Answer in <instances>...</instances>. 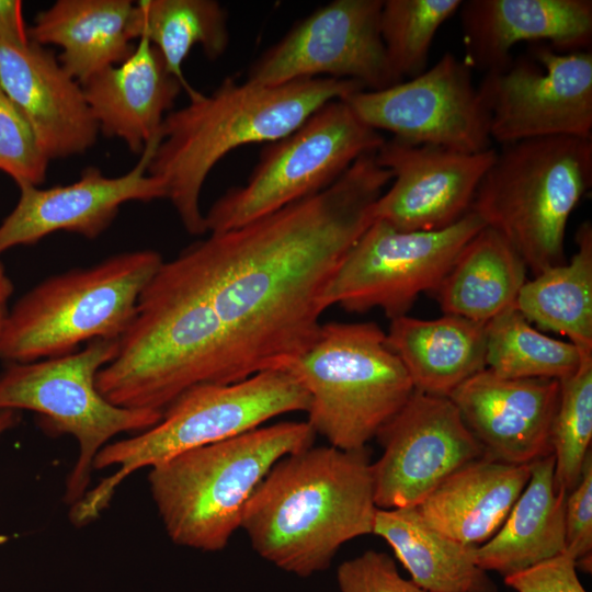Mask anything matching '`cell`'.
Listing matches in <instances>:
<instances>
[{
    "mask_svg": "<svg viewBox=\"0 0 592 592\" xmlns=\"http://www.w3.org/2000/svg\"><path fill=\"white\" fill-rule=\"evenodd\" d=\"M308 407L307 391L292 375L278 369L238 383L193 387L164 410L156 425L109 443L98 453L93 469H116L71 505L69 519L76 526L95 520L124 479L141 468L249 432L275 417L307 412Z\"/></svg>",
    "mask_w": 592,
    "mask_h": 592,
    "instance_id": "5",
    "label": "cell"
},
{
    "mask_svg": "<svg viewBox=\"0 0 592 592\" xmlns=\"http://www.w3.org/2000/svg\"><path fill=\"white\" fill-rule=\"evenodd\" d=\"M278 371L307 391L306 421L329 445L360 451L414 391L410 377L375 322H328Z\"/></svg>",
    "mask_w": 592,
    "mask_h": 592,
    "instance_id": "7",
    "label": "cell"
},
{
    "mask_svg": "<svg viewBox=\"0 0 592 592\" xmlns=\"http://www.w3.org/2000/svg\"><path fill=\"white\" fill-rule=\"evenodd\" d=\"M0 86L32 127L50 160L82 155L96 141L98 124L82 86L54 50L32 41L0 42Z\"/></svg>",
    "mask_w": 592,
    "mask_h": 592,
    "instance_id": "19",
    "label": "cell"
},
{
    "mask_svg": "<svg viewBox=\"0 0 592 592\" xmlns=\"http://www.w3.org/2000/svg\"><path fill=\"white\" fill-rule=\"evenodd\" d=\"M342 100L367 126L405 143L466 153L491 148L490 116L471 66L452 53L414 78Z\"/></svg>",
    "mask_w": 592,
    "mask_h": 592,
    "instance_id": "13",
    "label": "cell"
},
{
    "mask_svg": "<svg viewBox=\"0 0 592 592\" xmlns=\"http://www.w3.org/2000/svg\"><path fill=\"white\" fill-rule=\"evenodd\" d=\"M458 11L466 60L485 72L506 66L521 42L561 53L591 48V0H466Z\"/></svg>",
    "mask_w": 592,
    "mask_h": 592,
    "instance_id": "20",
    "label": "cell"
},
{
    "mask_svg": "<svg viewBox=\"0 0 592 592\" xmlns=\"http://www.w3.org/2000/svg\"><path fill=\"white\" fill-rule=\"evenodd\" d=\"M372 463L378 509L417 506L445 478L485 451L449 397L414 390L376 436Z\"/></svg>",
    "mask_w": 592,
    "mask_h": 592,
    "instance_id": "15",
    "label": "cell"
},
{
    "mask_svg": "<svg viewBox=\"0 0 592 592\" xmlns=\"http://www.w3.org/2000/svg\"><path fill=\"white\" fill-rule=\"evenodd\" d=\"M497 150L466 153L441 146L385 139L375 152L391 174V186L378 197L373 220L402 231L447 228L467 213Z\"/></svg>",
    "mask_w": 592,
    "mask_h": 592,
    "instance_id": "16",
    "label": "cell"
},
{
    "mask_svg": "<svg viewBox=\"0 0 592 592\" xmlns=\"http://www.w3.org/2000/svg\"><path fill=\"white\" fill-rule=\"evenodd\" d=\"M135 9L130 0H57L36 14L29 37L59 47L60 65L82 86L133 54Z\"/></svg>",
    "mask_w": 592,
    "mask_h": 592,
    "instance_id": "23",
    "label": "cell"
},
{
    "mask_svg": "<svg viewBox=\"0 0 592 592\" xmlns=\"http://www.w3.org/2000/svg\"><path fill=\"white\" fill-rule=\"evenodd\" d=\"M160 138L147 144L137 163L119 177H106L99 168L88 167L67 185L19 187L15 207L0 224V254L57 231L95 239L111 226L123 204L166 198L163 183L148 173Z\"/></svg>",
    "mask_w": 592,
    "mask_h": 592,
    "instance_id": "17",
    "label": "cell"
},
{
    "mask_svg": "<svg viewBox=\"0 0 592 592\" xmlns=\"http://www.w3.org/2000/svg\"><path fill=\"white\" fill-rule=\"evenodd\" d=\"M13 283L8 275L3 264L0 262V337L2 334L9 315V301L13 294Z\"/></svg>",
    "mask_w": 592,
    "mask_h": 592,
    "instance_id": "38",
    "label": "cell"
},
{
    "mask_svg": "<svg viewBox=\"0 0 592 592\" xmlns=\"http://www.w3.org/2000/svg\"><path fill=\"white\" fill-rule=\"evenodd\" d=\"M592 440V355L579 369L560 380V394L551 430L555 486L568 493L579 481Z\"/></svg>",
    "mask_w": 592,
    "mask_h": 592,
    "instance_id": "32",
    "label": "cell"
},
{
    "mask_svg": "<svg viewBox=\"0 0 592 592\" xmlns=\"http://www.w3.org/2000/svg\"><path fill=\"white\" fill-rule=\"evenodd\" d=\"M566 551L577 568L591 570L592 554V453L584 460L577 485L567 493L565 504Z\"/></svg>",
    "mask_w": 592,
    "mask_h": 592,
    "instance_id": "35",
    "label": "cell"
},
{
    "mask_svg": "<svg viewBox=\"0 0 592 592\" xmlns=\"http://www.w3.org/2000/svg\"><path fill=\"white\" fill-rule=\"evenodd\" d=\"M460 4L462 0H383L380 35L397 82L426 69L436 32Z\"/></svg>",
    "mask_w": 592,
    "mask_h": 592,
    "instance_id": "31",
    "label": "cell"
},
{
    "mask_svg": "<svg viewBox=\"0 0 592 592\" xmlns=\"http://www.w3.org/2000/svg\"><path fill=\"white\" fill-rule=\"evenodd\" d=\"M117 346L118 339H98L66 355L11 363L0 373V409L34 411L48 434L77 440L79 455L64 496L70 505L88 491L94 459L112 437L143 432L162 418L158 411L115 406L96 389V374Z\"/></svg>",
    "mask_w": 592,
    "mask_h": 592,
    "instance_id": "9",
    "label": "cell"
},
{
    "mask_svg": "<svg viewBox=\"0 0 592 592\" xmlns=\"http://www.w3.org/2000/svg\"><path fill=\"white\" fill-rule=\"evenodd\" d=\"M337 582L340 592H430L405 579L389 555L372 549L343 561Z\"/></svg>",
    "mask_w": 592,
    "mask_h": 592,
    "instance_id": "34",
    "label": "cell"
},
{
    "mask_svg": "<svg viewBox=\"0 0 592 592\" xmlns=\"http://www.w3.org/2000/svg\"><path fill=\"white\" fill-rule=\"evenodd\" d=\"M82 88L99 133L121 139L140 155L160 137L183 86L169 72L159 50L140 37L127 59L96 72Z\"/></svg>",
    "mask_w": 592,
    "mask_h": 592,
    "instance_id": "21",
    "label": "cell"
},
{
    "mask_svg": "<svg viewBox=\"0 0 592 592\" xmlns=\"http://www.w3.org/2000/svg\"><path fill=\"white\" fill-rule=\"evenodd\" d=\"M530 476V464L483 456L455 470L414 508L440 533L478 547L500 528Z\"/></svg>",
    "mask_w": 592,
    "mask_h": 592,
    "instance_id": "22",
    "label": "cell"
},
{
    "mask_svg": "<svg viewBox=\"0 0 592 592\" xmlns=\"http://www.w3.org/2000/svg\"><path fill=\"white\" fill-rule=\"evenodd\" d=\"M591 184L592 138L521 140L497 151L470 212L501 234L535 276L566 262V227Z\"/></svg>",
    "mask_w": 592,
    "mask_h": 592,
    "instance_id": "6",
    "label": "cell"
},
{
    "mask_svg": "<svg viewBox=\"0 0 592 592\" xmlns=\"http://www.w3.org/2000/svg\"><path fill=\"white\" fill-rule=\"evenodd\" d=\"M373 534L383 538L419 587L430 592H497L476 548L430 526L414 506L377 509Z\"/></svg>",
    "mask_w": 592,
    "mask_h": 592,
    "instance_id": "27",
    "label": "cell"
},
{
    "mask_svg": "<svg viewBox=\"0 0 592 592\" xmlns=\"http://www.w3.org/2000/svg\"><path fill=\"white\" fill-rule=\"evenodd\" d=\"M531 476L509 515L476 548L477 563L503 577L566 551L567 493L555 486L553 454L530 464Z\"/></svg>",
    "mask_w": 592,
    "mask_h": 592,
    "instance_id": "25",
    "label": "cell"
},
{
    "mask_svg": "<svg viewBox=\"0 0 592 592\" xmlns=\"http://www.w3.org/2000/svg\"><path fill=\"white\" fill-rule=\"evenodd\" d=\"M577 252L569 263L549 267L519 292L515 308L539 328L570 339L592 353V225L576 234Z\"/></svg>",
    "mask_w": 592,
    "mask_h": 592,
    "instance_id": "28",
    "label": "cell"
},
{
    "mask_svg": "<svg viewBox=\"0 0 592 592\" xmlns=\"http://www.w3.org/2000/svg\"><path fill=\"white\" fill-rule=\"evenodd\" d=\"M377 509L367 447L312 445L272 467L240 528L261 558L308 578L326 570L342 545L373 534Z\"/></svg>",
    "mask_w": 592,
    "mask_h": 592,
    "instance_id": "2",
    "label": "cell"
},
{
    "mask_svg": "<svg viewBox=\"0 0 592 592\" xmlns=\"http://www.w3.org/2000/svg\"><path fill=\"white\" fill-rule=\"evenodd\" d=\"M136 39L147 38L161 54L167 69L189 96L194 90L182 66L192 48L201 46L215 60L229 45L227 13L215 0H141L135 2Z\"/></svg>",
    "mask_w": 592,
    "mask_h": 592,
    "instance_id": "29",
    "label": "cell"
},
{
    "mask_svg": "<svg viewBox=\"0 0 592 592\" xmlns=\"http://www.w3.org/2000/svg\"><path fill=\"white\" fill-rule=\"evenodd\" d=\"M385 139L342 99L326 103L287 136L264 146L247 182L229 189L205 214L207 232L240 227L321 192Z\"/></svg>",
    "mask_w": 592,
    "mask_h": 592,
    "instance_id": "10",
    "label": "cell"
},
{
    "mask_svg": "<svg viewBox=\"0 0 592 592\" xmlns=\"http://www.w3.org/2000/svg\"><path fill=\"white\" fill-rule=\"evenodd\" d=\"M48 164L32 127L0 86V170L19 187L38 186Z\"/></svg>",
    "mask_w": 592,
    "mask_h": 592,
    "instance_id": "33",
    "label": "cell"
},
{
    "mask_svg": "<svg viewBox=\"0 0 592 592\" xmlns=\"http://www.w3.org/2000/svg\"><path fill=\"white\" fill-rule=\"evenodd\" d=\"M490 116L491 139L592 138V53H561L546 43L527 56L485 72L478 86Z\"/></svg>",
    "mask_w": 592,
    "mask_h": 592,
    "instance_id": "12",
    "label": "cell"
},
{
    "mask_svg": "<svg viewBox=\"0 0 592 592\" xmlns=\"http://www.w3.org/2000/svg\"><path fill=\"white\" fill-rule=\"evenodd\" d=\"M383 0H333L316 9L251 65L247 81L353 80L365 90L398 83L380 35Z\"/></svg>",
    "mask_w": 592,
    "mask_h": 592,
    "instance_id": "14",
    "label": "cell"
},
{
    "mask_svg": "<svg viewBox=\"0 0 592 592\" xmlns=\"http://www.w3.org/2000/svg\"><path fill=\"white\" fill-rule=\"evenodd\" d=\"M526 272L506 239L485 226L462 248L432 294L444 315L487 323L515 306Z\"/></svg>",
    "mask_w": 592,
    "mask_h": 592,
    "instance_id": "26",
    "label": "cell"
},
{
    "mask_svg": "<svg viewBox=\"0 0 592 592\" xmlns=\"http://www.w3.org/2000/svg\"><path fill=\"white\" fill-rule=\"evenodd\" d=\"M307 422H280L181 453L150 468L152 500L177 545L215 553L240 528L244 508L272 467L314 445Z\"/></svg>",
    "mask_w": 592,
    "mask_h": 592,
    "instance_id": "4",
    "label": "cell"
},
{
    "mask_svg": "<svg viewBox=\"0 0 592 592\" xmlns=\"http://www.w3.org/2000/svg\"><path fill=\"white\" fill-rule=\"evenodd\" d=\"M570 341L548 337L511 307L487 322L486 368L503 378L572 376L585 356Z\"/></svg>",
    "mask_w": 592,
    "mask_h": 592,
    "instance_id": "30",
    "label": "cell"
},
{
    "mask_svg": "<svg viewBox=\"0 0 592 592\" xmlns=\"http://www.w3.org/2000/svg\"><path fill=\"white\" fill-rule=\"evenodd\" d=\"M577 569L576 560L565 551L503 578L515 592H587Z\"/></svg>",
    "mask_w": 592,
    "mask_h": 592,
    "instance_id": "36",
    "label": "cell"
},
{
    "mask_svg": "<svg viewBox=\"0 0 592 592\" xmlns=\"http://www.w3.org/2000/svg\"><path fill=\"white\" fill-rule=\"evenodd\" d=\"M390 179L364 155L321 192L162 262L141 296L189 386L280 369L312 342L325 289Z\"/></svg>",
    "mask_w": 592,
    "mask_h": 592,
    "instance_id": "1",
    "label": "cell"
},
{
    "mask_svg": "<svg viewBox=\"0 0 592 592\" xmlns=\"http://www.w3.org/2000/svg\"><path fill=\"white\" fill-rule=\"evenodd\" d=\"M0 42L19 45L30 42L23 3L19 0H0Z\"/></svg>",
    "mask_w": 592,
    "mask_h": 592,
    "instance_id": "37",
    "label": "cell"
},
{
    "mask_svg": "<svg viewBox=\"0 0 592 592\" xmlns=\"http://www.w3.org/2000/svg\"><path fill=\"white\" fill-rule=\"evenodd\" d=\"M485 226L474 212L432 231H402L373 220L332 274L325 308H380L390 320L406 315L419 294L436 288L462 248Z\"/></svg>",
    "mask_w": 592,
    "mask_h": 592,
    "instance_id": "11",
    "label": "cell"
},
{
    "mask_svg": "<svg viewBox=\"0 0 592 592\" xmlns=\"http://www.w3.org/2000/svg\"><path fill=\"white\" fill-rule=\"evenodd\" d=\"M386 340L406 368L414 390L449 397L486 368L487 323L444 315L423 320L391 319Z\"/></svg>",
    "mask_w": 592,
    "mask_h": 592,
    "instance_id": "24",
    "label": "cell"
},
{
    "mask_svg": "<svg viewBox=\"0 0 592 592\" xmlns=\"http://www.w3.org/2000/svg\"><path fill=\"white\" fill-rule=\"evenodd\" d=\"M163 261L151 249L125 251L42 281L9 310L0 360L34 362L98 339H119Z\"/></svg>",
    "mask_w": 592,
    "mask_h": 592,
    "instance_id": "8",
    "label": "cell"
},
{
    "mask_svg": "<svg viewBox=\"0 0 592 592\" xmlns=\"http://www.w3.org/2000/svg\"><path fill=\"white\" fill-rule=\"evenodd\" d=\"M365 90L353 80L300 79L260 86L225 78L209 94L196 91L186 105L167 114L148 167L185 230L207 232L201 193L212 169L230 151L276 141L326 103Z\"/></svg>",
    "mask_w": 592,
    "mask_h": 592,
    "instance_id": "3",
    "label": "cell"
},
{
    "mask_svg": "<svg viewBox=\"0 0 592 592\" xmlns=\"http://www.w3.org/2000/svg\"><path fill=\"white\" fill-rule=\"evenodd\" d=\"M20 420L18 411L0 409V436L14 428Z\"/></svg>",
    "mask_w": 592,
    "mask_h": 592,
    "instance_id": "39",
    "label": "cell"
},
{
    "mask_svg": "<svg viewBox=\"0 0 592 592\" xmlns=\"http://www.w3.org/2000/svg\"><path fill=\"white\" fill-rule=\"evenodd\" d=\"M560 382L503 378L485 368L449 396L485 455L531 464L551 454V430Z\"/></svg>",
    "mask_w": 592,
    "mask_h": 592,
    "instance_id": "18",
    "label": "cell"
}]
</instances>
